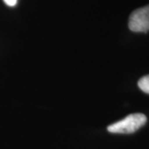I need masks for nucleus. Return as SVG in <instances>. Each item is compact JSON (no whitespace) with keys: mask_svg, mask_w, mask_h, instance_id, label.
Instances as JSON below:
<instances>
[{"mask_svg":"<svg viewBox=\"0 0 149 149\" xmlns=\"http://www.w3.org/2000/svg\"><path fill=\"white\" fill-rule=\"evenodd\" d=\"M4 3L8 6H10V7H13V6L16 5L17 1V0H3Z\"/></svg>","mask_w":149,"mask_h":149,"instance_id":"4","label":"nucleus"},{"mask_svg":"<svg viewBox=\"0 0 149 149\" xmlns=\"http://www.w3.org/2000/svg\"><path fill=\"white\" fill-rule=\"evenodd\" d=\"M147 122V117L140 113H132L123 119L114 123L108 127V131L112 133H132L142 128Z\"/></svg>","mask_w":149,"mask_h":149,"instance_id":"1","label":"nucleus"},{"mask_svg":"<svg viewBox=\"0 0 149 149\" xmlns=\"http://www.w3.org/2000/svg\"><path fill=\"white\" fill-rule=\"evenodd\" d=\"M139 87L144 93L149 94V74L142 77L139 81Z\"/></svg>","mask_w":149,"mask_h":149,"instance_id":"3","label":"nucleus"},{"mask_svg":"<svg viewBox=\"0 0 149 149\" xmlns=\"http://www.w3.org/2000/svg\"><path fill=\"white\" fill-rule=\"evenodd\" d=\"M128 27L135 32L149 31V5L133 11L129 17Z\"/></svg>","mask_w":149,"mask_h":149,"instance_id":"2","label":"nucleus"}]
</instances>
